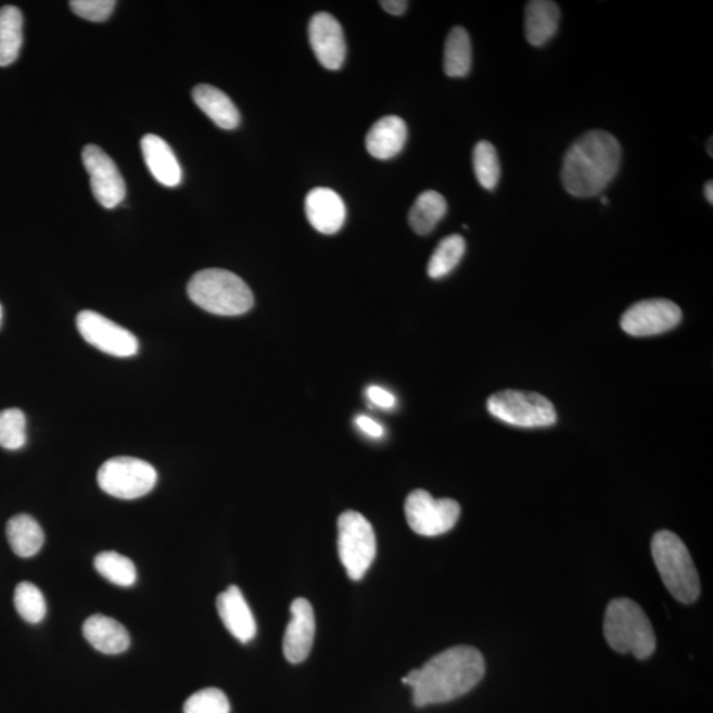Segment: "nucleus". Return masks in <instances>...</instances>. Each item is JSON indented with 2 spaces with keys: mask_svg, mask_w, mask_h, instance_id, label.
<instances>
[{
  "mask_svg": "<svg viewBox=\"0 0 713 713\" xmlns=\"http://www.w3.org/2000/svg\"><path fill=\"white\" fill-rule=\"evenodd\" d=\"M485 661L472 646H456L431 658L422 669L412 670L402 682L412 690L413 704L453 702L483 680Z\"/></svg>",
  "mask_w": 713,
  "mask_h": 713,
  "instance_id": "obj_1",
  "label": "nucleus"
},
{
  "mask_svg": "<svg viewBox=\"0 0 713 713\" xmlns=\"http://www.w3.org/2000/svg\"><path fill=\"white\" fill-rule=\"evenodd\" d=\"M623 150L612 133L594 130L578 138L563 158L565 191L578 199L597 196L617 175Z\"/></svg>",
  "mask_w": 713,
  "mask_h": 713,
  "instance_id": "obj_2",
  "label": "nucleus"
},
{
  "mask_svg": "<svg viewBox=\"0 0 713 713\" xmlns=\"http://www.w3.org/2000/svg\"><path fill=\"white\" fill-rule=\"evenodd\" d=\"M188 296L206 313L218 316H240L254 306L249 285L222 268H206L194 273L188 283Z\"/></svg>",
  "mask_w": 713,
  "mask_h": 713,
  "instance_id": "obj_3",
  "label": "nucleus"
},
{
  "mask_svg": "<svg viewBox=\"0 0 713 713\" xmlns=\"http://www.w3.org/2000/svg\"><path fill=\"white\" fill-rule=\"evenodd\" d=\"M604 636L611 648L621 654L648 660L654 653L657 639L653 626L644 609L629 599H615L608 606Z\"/></svg>",
  "mask_w": 713,
  "mask_h": 713,
  "instance_id": "obj_4",
  "label": "nucleus"
},
{
  "mask_svg": "<svg viewBox=\"0 0 713 713\" xmlns=\"http://www.w3.org/2000/svg\"><path fill=\"white\" fill-rule=\"evenodd\" d=\"M651 553L662 582L682 604H692L700 595V581L690 551L678 535L662 530L651 540Z\"/></svg>",
  "mask_w": 713,
  "mask_h": 713,
  "instance_id": "obj_5",
  "label": "nucleus"
},
{
  "mask_svg": "<svg viewBox=\"0 0 713 713\" xmlns=\"http://www.w3.org/2000/svg\"><path fill=\"white\" fill-rule=\"evenodd\" d=\"M487 411L498 420L522 429H538L557 423L558 413L550 399L545 395L522 392V390H502L487 399Z\"/></svg>",
  "mask_w": 713,
  "mask_h": 713,
  "instance_id": "obj_6",
  "label": "nucleus"
},
{
  "mask_svg": "<svg viewBox=\"0 0 713 713\" xmlns=\"http://www.w3.org/2000/svg\"><path fill=\"white\" fill-rule=\"evenodd\" d=\"M339 555L347 576L361 581L374 562L377 539L373 526L357 511H345L338 522Z\"/></svg>",
  "mask_w": 713,
  "mask_h": 713,
  "instance_id": "obj_7",
  "label": "nucleus"
},
{
  "mask_svg": "<svg viewBox=\"0 0 713 713\" xmlns=\"http://www.w3.org/2000/svg\"><path fill=\"white\" fill-rule=\"evenodd\" d=\"M97 480L101 489L109 496L137 499L154 489L157 473L148 461L119 456L103 462Z\"/></svg>",
  "mask_w": 713,
  "mask_h": 713,
  "instance_id": "obj_8",
  "label": "nucleus"
},
{
  "mask_svg": "<svg viewBox=\"0 0 713 713\" xmlns=\"http://www.w3.org/2000/svg\"><path fill=\"white\" fill-rule=\"evenodd\" d=\"M405 513L412 532L422 536H438L455 527L461 508L455 499H436L429 492L418 489L407 496Z\"/></svg>",
  "mask_w": 713,
  "mask_h": 713,
  "instance_id": "obj_9",
  "label": "nucleus"
},
{
  "mask_svg": "<svg viewBox=\"0 0 713 713\" xmlns=\"http://www.w3.org/2000/svg\"><path fill=\"white\" fill-rule=\"evenodd\" d=\"M77 328L88 344L106 355L131 357L139 351V341L130 331L94 310L79 313Z\"/></svg>",
  "mask_w": 713,
  "mask_h": 713,
  "instance_id": "obj_10",
  "label": "nucleus"
},
{
  "mask_svg": "<svg viewBox=\"0 0 713 713\" xmlns=\"http://www.w3.org/2000/svg\"><path fill=\"white\" fill-rule=\"evenodd\" d=\"M682 309L666 298L642 301L625 310L621 328L634 338L657 336L679 326Z\"/></svg>",
  "mask_w": 713,
  "mask_h": 713,
  "instance_id": "obj_11",
  "label": "nucleus"
},
{
  "mask_svg": "<svg viewBox=\"0 0 713 713\" xmlns=\"http://www.w3.org/2000/svg\"><path fill=\"white\" fill-rule=\"evenodd\" d=\"M82 162L89 174L91 191L103 208L113 209L122 204L126 184L113 158L99 145L89 144L82 151Z\"/></svg>",
  "mask_w": 713,
  "mask_h": 713,
  "instance_id": "obj_12",
  "label": "nucleus"
},
{
  "mask_svg": "<svg viewBox=\"0 0 713 713\" xmlns=\"http://www.w3.org/2000/svg\"><path fill=\"white\" fill-rule=\"evenodd\" d=\"M309 42L319 63L329 71L343 66L346 56L344 30L336 17L319 12L309 22Z\"/></svg>",
  "mask_w": 713,
  "mask_h": 713,
  "instance_id": "obj_13",
  "label": "nucleus"
},
{
  "mask_svg": "<svg viewBox=\"0 0 713 713\" xmlns=\"http://www.w3.org/2000/svg\"><path fill=\"white\" fill-rule=\"evenodd\" d=\"M315 632V613L310 602L306 599L292 601L291 621L283 638L285 660L294 664L306 661L313 650Z\"/></svg>",
  "mask_w": 713,
  "mask_h": 713,
  "instance_id": "obj_14",
  "label": "nucleus"
},
{
  "mask_svg": "<svg viewBox=\"0 0 713 713\" xmlns=\"http://www.w3.org/2000/svg\"><path fill=\"white\" fill-rule=\"evenodd\" d=\"M306 215L317 231L332 235L344 227L346 206L333 189L315 188L307 194Z\"/></svg>",
  "mask_w": 713,
  "mask_h": 713,
  "instance_id": "obj_15",
  "label": "nucleus"
},
{
  "mask_svg": "<svg viewBox=\"0 0 713 713\" xmlns=\"http://www.w3.org/2000/svg\"><path fill=\"white\" fill-rule=\"evenodd\" d=\"M217 609L225 627L235 637L238 641L247 644L257 634V623L249 608L241 589L235 585L225 590L217 597Z\"/></svg>",
  "mask_w": 713,
  "mask_h": 713,
  "instance_id": "obj_16",
  "label": "nucleus"
},
{
  "mask_svg": "<svg viewBox=\"0 0 713 713\" xmlns=\"http://www.w3.org/2000/svg\"><path fill=\"white\" fill-rule=\"evenodd\" d=\"M140 145L151 175L164 187H178L182 180V170L178 157L166 140L149 133Z\"/></svg>",
  "mask_w": 713,
  "mask_h": 713,
  "instance_id": "obj_17",
  "label": "nucleus"
},
{
  "mask_svg": "<svg viewBox=\"0 0 713 713\" xmlns=\"http://www.w3.org/2000/svg\"><path fill=\"white\" fill-rule=\"evenodd\" d=\"M84 637L102 654H120L130 648V634L117 620L94 614L85 621Z\"/></svg>",
  "mask_w": 713,
  "mask_h": 713,
  "instance_id": "obj_18",
  "label": "nucleus"
},
{
  "mask_svg": "<svg viewBox=\"0 0 713 713\" xmlns=\"http://www.w3.org/2000/svg\"><path fill=\"white\" fill-rule=\"evenodd\" d=\"M407 140V126L405 120L389 115L377 120L367 136V150L373 157L387 161L404 150Z\"/></svg>",
  "mask_w": 713,
  "mask_h": 713,
  "instance_id": "obj_19",
  "label": "nucleus"
},
{
  "mask_svg": "<svg viewBox=\"0 0 713 713\" xmlns=\"http://www.w3.org/2000/svg\"><path fill=\"white\" fill-rule=\"evenodd\" d=\"M192 96L194 103L221 129L234 130L240 126V112L222 90L204 84L194 88Z\"/></svg>",
  "mask_w": 713,
  "mask_h": 713,
  "instance_id": "obj_20",
  "label": "nucleus"
},
{
  "mask_svg": "<svg viewBox=\"0 0 713 713\" xmlns=\"http://www.w3.org/2000/svg\"><path fill=\"white\" fill-rule=\"evenodd\" d=\"M560 10L551 0H533L525 10V33L530 44L545 46L558 33Z\"/></svg>",
  "mask_w": 713,
  "mask_h": 713,
  "instance_id": "obj_21",
  "label": "nucleus"
},
{
  "mask_svg": "<svg viewBox=\"0 0 713 713\" xmlns=\"http://www.w3.org/2000/svg\"><path fill=\"white\" fill-rule=\"evenodd\" d=\"M9 544L17 557L33 558L44 545L46 535L38 521L28 514L12 517L5 527Z\"/></svg>",
  "mask_w": 713,
  "mask_h": 713,
  "instance_id": "obj_22",
  "label": "nucleus"
},
{
  "mask_svg": "<svg viewBox=\"0 0 713 713\" xmlns=\"http://www.w3.org/2000/svg\"><path fill=\"white\" fill-rule=\"evenodd\" d=\"M447 213V201L436 191L420 193L408 213V222L419 235L430 234Z\"/></svg>",
  "mask_w": 713,
  "mask_h": 713,
  "instance_id": "obj_23",
  "label": "nucleus"
},
{
  "mask_svg": "<svg viewBox=\"0 0 713 713\" xmlns=\"http://www.w3.org/2000/svg\"><path fill=\"white\" fill-rule=\"evenodd\" d=\"M23 46V15L15 5L0 9V66L14 64Z\"/></svg>",
  "mask_w": 713,
  "mask_h": 713,
  "instance_id": "obj_24",
  "label": "nucleus"
},
{
  "mask_svg": "<svg viewBox=\"0 0 713 713\" xmlns=\"http://www.w3.org/2000/svg\"><path fill=\"white\" fill-rule=\"evenodd\" d=\"M472 68V42L462 27L450 29L444 47V72L448 77H466Z\"/></svg>",
  "mask_w": 713,
  "mask_h": 713,
  "instance_id": "obj_25",
  "label": "nucleus"
},
{
  "mask_svg": "<svg viewBox=\"0 0 713 713\" xmlns=\"http://www.w3.org/2000/svg\"><path fill=\"white\" fill-rule=\"evenodd\" d=\"M466 240L459 234L444 238L431 255L429 262V276L432 279H442L453 272L466 254Z\"/></svg>",
  "mask_w": 713,
  "mask_h": 713,
  "instance_id": "obj_26",
  "label": "nucleus"
},
{
  "mask_svg": "<svg viewBox=\"0 0 713 713\" xmlns=\"http://www.w3.org/2000/svg\"><path fill=\"white\" fill-rule=\"evenodd\" d=\"M97 572L119 587H131L137 582V569L132 560L118 552L105 551L94 559Z\"/></svg>",
  "mask_w": 713,
  "mask_h": 713,
  "instance_id": "obj_27",
  "label": "nucleus"
},
{
  "mask_svg": "<svg viewBox=\"0 0 713 713\" xmlns=\"http://www.w3.org/2000/svg\"><path fill=\"white\" fill-rule=\"evenodd\" d=\"M473 169L481 187L486 189V191L496 189L499 176H501V166H499L495 145L486 142V140L475 144L473 151Z\"/></svg>",
  "mask_w": 713,
  "mask_h": 713,
  "instance_id": "obj_28",
  "label": "nucleus"
},
{
  "mask_svg": "<svg viewBox=\"0 0 713 713\" xmlns=\"http://www.w3.org/2000/svg\"><path fill=\"white\" fill-rule=\"evenodd\" d=\"M14 604L17 613L29 624H39L47 614L44 595L35 584L23 582L15 588Z\"/></svg>",
  "mask_w": 713,
  "mask_h": 713,
  "instance_id": "obj_29",
  "label": "nucleus"
},
{
  "mask_svg": "<svg viewBox=\"0 0 713 713\" xmlns=\"http://www.w3.org/2000/svg\"><path fill=\"white\" fill-rule=\"evenodd\" d=\"M27 443V419L20 408L0 411V447L17 450Z\"/></svg>",
  "mask_w": 713,
  "mask_h": 713,
  "instance_id": "obj_30",
  "label": "nucleus"
},
{
  "mask_svg": "<svg viewBox=\"0 0 713 713\" xmlns=\"http://www.w3.org/2000/svg\"><path fill=\"white\" fill-rule=\"evenodd\" d=\"M184 713H230V703L218 688H204L187 700Z\"/></svg>",
  "mask_w": 713,
  "mask_h": 713,
  "instance_id": "obj_31",
  "label": "nucleus"
},
{
  "mask_svg": "<svg viewBox=\"0 0 713 713\" xmlns=\"http://www.w3.org/2000/svg\"><path fill=\"white\" fill-rule=\"evenodd\" d=\"M114 0H72L71 9L85 21L100 23L112 16L115 9Z\"/></svg>",
  "mask_w": 713,
  "mask_h": 713,
  "instance_id": "obj_32",
  "label": "nucleus"
},
{
  "mask_svg": "<svg viewBox=\"0 0 713 713\" xmlns=\"http://www.w3.org/2000/svg\"><path fill=\"white\" fill-rule=\"evenodd\" d=\"M367 394L371 404L378 407L393 408L395 406V396L381 386H370Z\"/></svg>",
  "mask_w": 713,
  "mask_h": 713,
  "instance_id": "obj_33",
  "label": "nucleus"
},
{
  "mask_svg": "<svg viewBox=\"0 0 713 713\" xmlns=\"http://www.w3.org/2000/svg\"><path fill=\"white\" fill-rule=\"evenodd\" d=\"M356 424L359 430L371 437H381L383 435V426L367 416H358Z\"/></svg>",
  "mask_w": 713,
  "mask_h": 713,
  "instance_id": "obj_34",
  "label": "nucleus"
},
{
  "mask_svg": "<svg viewBox=\"0 0 713 713\" xmlns=\"http://www.w3.org/2000/svg\"><path fill=\"white\" fill-rule=\"evenodd\" d=\"M380 4L382 5L383 10L387 11L389 14H392L394 16H399L404 14L408 5V3L405 2V0H382Z\"/></svg>",
  "mask_w": 713,
  "mask_h": 713,
  "instance_id": "obj_35",
  "label": "nucleus"
},
{
  "mask_svg": "<svg viewBox=\"0 0 713 713\" xmlns=\"http://www.w3.org/2000/svg\"><path fill=\"white\" fill-rule=\"evenodd\" d=\"M704 196L706 201H710V204H713V182H706L704 187Z\"/></svg>",
  "mask_w": 713,
  "mask_h": 713,
  "instance_id": "obj_36",
  "label": "nucleus"
},
{
  "mask_svg": "<svg viewBox=\"0 0 713 713\" xmlns=\"http://www.w3.org/2000/svg\"><path fill=\"white\" fill-rule=\"evenodd\" d=\"M2 319H3V308H2V304H0V326H2Z\"/></svg>",
  "mask_w": 713,
  "mask_h": 713,
  "instance_id": "obj_37",
  "label": "nucleus"
},
{
  "mask_svg": "<svg viewBox=\"0 0 713 713\" xmlns=\"http://www.w3.org/2000/svg\"><path fill=\"white\" fill-rule=\"evenodd\" d=\"M600 201H601V203L604 204V205H608V204H609V200H608L606 196L600 198Z\"/></svg>",
  "mask_w": 713,
  "mask_h": 713,
  "instance_id": "obj_38",
  "label": "nucleus"
},
{
  "mask_svg": "<svg viewBox=\"0 0 713 713\" xmlns=\"http://www.w3.org/2000/svg\"><path fill=\"white\" fill-rule=\"evenodd\" d=\"M710 156L711 157L713 156V154H712V139H710Z\"/></svg>",
  "mask_w": 713,
  "mask_h": 713,
  "instance_id": "obj_39",
  "label": "nucleus"
}]
</instances>
